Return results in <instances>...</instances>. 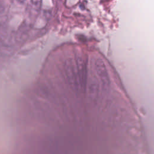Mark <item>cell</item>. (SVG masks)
Instances as JSON below:
<instances>
[{"label": "cell", "instance_id": "277c9868", "mask_svg": "<svg viewBox=\"0 0 154 154\" xmlns=\"http://www.w3.org/2000/svg\"><path fill=\"white\" fill-rule=\"evenodd\" d=\"M59 1H63V0H59Z\"/></svg>", "mask_w": 154, "mask_h": 154}, {"label": "cell", "instance_id": "7a4b0ae2", "mask_svg": "<svg viewBox=\"0 0 154 154\" xmlns=\"http://www.w3.org/2000/svg\"><path fill=\"white\" fill-rule=\"evenodd\" d=\"M5 10V4L4 2L2 0H0V14L3 13Z\"/></svg>", "mask_w": 154, "mask_h": 154}, {"label": "cell", "instance_id": "3957f363", "mask_svg": "<svg viewBox=\"0 0 154 154\" xmlns=\"http://www.w3.org/2000/svg\"><path fill=\"white\" fill-rule=\"evenodd\" d=\"M16 2H17L19 4H22V5H23L25 4L26 0H15Z\"/></svg>", "mask_w": 154, "mask_h": 154}, {"label": "cell", "instance_id": "6da1fadb", "mask_svg": "<svg viewBox=\"0 0 154 154\" xmlns=\"http://www.w3.org/2000/svg\"><path fill=\"white\" fill-rule=\"evenodd\" d=\"M31 4L36 8H40L42 0H30Z\"/></svg>", "mask_w": 154, "mask_h": 154}]
</instances>
